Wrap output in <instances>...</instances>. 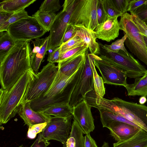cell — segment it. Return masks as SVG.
<instances>
[{"mask_svg":"<svg viewBox=\"0 0 147 147\" xmlns=\"http://www.w3.org/2000/svg\"><path fill=\"white\" fill-rule=\"evenodd\" d=\"M56 15L55 13L43 12L38 10L32 16L47 32L50 31Z\"/></svg>","mask_w":147,"mask_h":147,"instance_id":"484cf974","label":"cell"},{"mask_svg":"<svg viewBox=\"0 0 147 147\" xmlns=\"http://www.w3.org/2000/svg\"><path fill=\"white\" fill-rule=\"evenodd\" d=\"M29 16L27 12L25 9L14 13L7 21L0 26V32L7 31V28L10 25Z\"/></svg>","mask_w":147,"mask_h":147,"instance_id":"83f0119b","label":"cell"},{"mask_svg":"<svg viewBox=\"0 0 147 147\" xmlns=\"http://www.w3.org/2000/svg\"><path fill=\"white\" fill-rule=\"evenodd\" d=\"M7 31L15 41L31 40L39 38L46 32L32 16L11 24L8 26Z\"/></svg>","mask_w":147,"mask_h":147,"instance_id":"30bf717a","label":"cell"},{"mask_svg":"<svg viewBox=\"0 0 147 147\" xmlns=\"http://www.w3.org/2000/svg\"><path fill=\"white\" fill-rule=\"evenodd\" d=\"M98 109L100 113V121L103 127L107 128L109 124L113 122L119 121L127 123L140 129H142L133 123L119 114L105 109Z\"/></svg>","mask_w":147,"mask_h":147,"instance_id":"7402d4cb","label":"cell"},{"mask_svg":"<svg viewBox=\"0 0 147 147\" xmlns=\"http://www.w3.org/2000/svg\"><path fill=\"white\" fill-rule=\"evenodd\" d=\"M61 7L59 0H45L42 3L39 10L43 12L55 13Z\"/></svg>","mask_w":147,"mask_h":147,"instance_id":"4dcf8cb0","label":"cell"},{"mask_svg":"<svg viewBox=\"0 0 147 147\" xmlns=\"http://www.w3.org/2000/svg\"><path fill=\"white\" fill-rule=\"evenodd\" d=\"M47 123H45L34 125L29 127L27 133V137L30 139L35 138L38 134L41 132L47 124Z\"/></svg>","mask_w":147,"mask_h":147,"instance_id":"836d02e7","label":"cell"},{"mask_svg":"<svg viewBox=\"0 0 147 147\" xmlns=\"http://www.w3.org/2000/svg\"><path fill=\"white\" fill-rule=\"evenodd\" d=\"M73 116L67 118L51 116L43 131L40 133L42 139L49 141L54 140L63 144L66 141L70 134Z\"/></svg>","mask_w":147,"mask_h":147,"instance_id":"8fae6325","label":"cell"},{"mask_svg":"<svg viewBox=\"0 0 147 147\" xmlns=\"http://www.w3.org/2000/svg\"><path fill=\"white\" fill-rule=\"evenodd\" d=\"M119 23L120 30L127 36L124 42L125 45L132 53L147 65V48L144 36L140 33L131 14L127 12L123 14Z\"/></svg>","mask_w":147,"mask_h":147,"instance_id":"277c9868","label":"cell"},{"mask_svg":"<svg viewBox=\"0 0 147 147\" xmlns=\"http://www.w3.org/2000/svg\"><path fill=\"white\" fill-rule=\"evenodd\" d=\"M83 147H98L95 141L91 137L90 134L84 136Z\"/></svg>","mask_w":147,"mask_h":147,"instance_id":"7bdbcfd3","label":"cell"},{"mask_svg":"<svg viewBox=\"0 0 147 147\" xmlns=\"http://www.w3.org/2000/svg\"><path fill=\"white\" fill-rule=\"evenodd\" d=\"M146 25L147 26V20L145 22Z\"/></svg>","mask_w":147,"mask_h":147,"instance_id":"816d5d0a","label":"cell"},{"mask_svg":"<svg viewBox=\"0 0 147 147\" xmlns=\"http://www.w3.org/2000/svg\"><path fill=\"white\" fill-rule=\"evenodd\" d=\"M31 40H19L0 62L1 89L8 90L27 70L32 69L30 61Z\"/></svg>","mask_w":147,"mask_h":147,"instance_id":"6da1fadb","label":"cell"},{"mask_svg":"<svg viewBox=\"0 0 147 147\" xmlns=\"http://www.w3.org/2000/svg\"><path fill=\"white\" fill-rule=\"evenodd\" d=\"M97 16L99 25L102 24L107 20V16L103 7L102 0H98Z\"/></svg>","mask_w":147,"mask_h":147,"instance_id":"e575fe53","label":"cell"},{"mask_svg":"<svg viewBox=\"0 0 147 147\" xmlns=\"http://www.w3.org/2000/svg\"><path fill=\"white\" fill-rule=\"evenodd\" d=\"M85 134L84 132L80 126L78 131L76 147H83L84 138L83 134Z\"/></svg>","mask_w":147,"mask_h":147,"instance_id":"ee69618b","label":"cell"},{"mask_svg":"<svg viewBox=\"0 0 147 147\" xmlns=\"http://www.w3.org/2000/svg\"><path fill=\"white\" fill-rule=\"evenodd\" d=\"M94 57L95 66L100 71L104 84L126 86L127 77L125 71L100 55H94Z\"/></svg>","mask_w":147,"mask_h":147,"instance_id":"7c38bea8","label":"cell"},{"mask_svg":"<svg viewBox=\"0 0 147 147\" xmlns=\"http://www.w3.org/2000/svg\"><path fill=\"white\" fill-rule=\"evenodd\" d=\"M144 75L145 76V78L146 81H147V71Z\"/></svg>","mask_w":147,"mask_h":147,"instance_id":"681fc988","label":"cell"},{"mask_svg":"<svg viewBox=\"0 0 147 147\" xmlns=\"http://www.w3.org/2000/svg\"><path fill=\"white\" fill-rule=\"evenodd\" d=\"M132 14L145 22L147 20V2L138 8Z\"/></svg>","mask_w":147,"mask_h":147,"instance_id":"74e56055","label":"cell"},{"mask_svg":"<svg viewBox=\"0 0 147 147\" xmlns=\"http://www.w3.org/2000/svg\"><path fill=\"white\" fill-rule=\"evenodd\" d=\"M101 147H109V143L104 142Z\"/></svg>","mask_w":147,"mask_h":147,"instance_id":"7dc6e473","label":"cell"},{"mask_svg":"<svg viewBox=\"0 0 147 147\" xmlns=\"http://www.w3.org/2000/svg\"><path fill=\"white\" fill-rule=\"evenodd\" d=\"M75 28L74 35L79 36L87 45L90 53L99 55L100 48L94 31L82 26H74Z\"/></svg>","mask_w":147,"mask_h":147,"instance_id":"ac0fdd59","label":"cell"},{"mask_svg":"<svg viewBox=\"0 0 147 147\" xmlns=\"http://www.w3.org/2000/svg\"><path fill=\"white\" fill-rule=\"evenodd\" d=\"M60 46L53 50L52 52L49 53L47 59L49 62L52 63H59L60 61Z\"/></svg>","mask_w":147,"mask_h":147,"instance_id":"f35d334b","label":"cell"},{"mask_svg":"<svg viewBox=\"0 0 147 147\" xmlns=\"http://www.w3.org/2000/svg\"><path fill=\"white\" fill-rule=\"evenodd\" d=\"M146 97L144 96H141L139 99V102L140 104L143 105L147 101Z\"/></svg>","mask_w":147,"mask_h":147,"instance_id":"bcb514c9","label":"cell"},{"mask_svg":"<svg viewBox=\"0 0 147 147\" xmlns=\"http://www.w3.org/2000/svg\"><path fill=\"white\" fill-rule=\"evenodd\" d=\"M49 36L42 38H37L34 41L31 40L34 47L30 54L32 68L36 73H38L39 69L48 51Z\"/></svg>","mask_w":147,"mask_h":147,"instance_id":"2e32d148","label":"cell"},{"mask_svg":"<svg viewBox=\"0 0 147 147\" xmlns=\"http://www.w3.org/2000/svg\"><path fill=\"white\" fill-rule=\"evenodd\" d=\"M113 147H147V132L140 129L134 135L126 140L113 144Z\"/></svg>","mask_w":147,"mask_h":147,"instance_id":"44dd1931","label":"cell"},{"mask_svg":"<svg viewBox=\"0 0 147 147\" xmlns=\"http://www.w3.org/2000/svg\"><path fill=\"white\" fill-rule=\"evenodd\" d=\"M88 104L98 109H103L119 114L147 132V106L118 97L109 100L95 93L90 96Z\"/></svg>","mask_w":147,"mask_h":147,"instance_id":"7a4b0ae2","label":"cell"},{"mask_svg":"<svg viewBox=\"0 0 147 147\" xmlns=\"http://www.w3.org/2000/svg\"><path fill=\"white\" fill-rule=\"evenodd\" d=\"M125 87L127 90L128 96L147 97V81L144 75L135 78L134 83L127 84Z\"/></svg>","mask_w":147,"mask_h":147,"instance_id":"603a6c76","label":"cell"},{"mask_svg":"<svg viewBox=\"0 0 147 147\" xmlns=\"http://www.w3.org/2000/svg\"><path fill=\"white\" fill-rule=\"evenodd\" d=\"M98 2V0H75L69 24L83 26L94 31L99 25Z\"/></svg>","mask_w":147,"mask_h":147,"instance_id":"8992f818","label":"cell"},{"mask_svg":"<svg viewBox=\"0 0 147 147\" xmlns=\"http://www.w3.org/2000/svg\"><path fill=\"white\" fill-rule=\"evenodd\" d=\"M124 36L120 39H118L112 42L110 45L105 44L104 46L108 49L114 52H117L119 50H122L126 53L128 52L124 46V42L127 37V35L124 33Z\"/></svg>","mask_w":147,"mask_h":147,"instance_id":"d6a6232c","label":"cell"},{"mask_svg":"<svg viewBox=\"0 0 147 147\" xmlns=\"http://www.w3.org/2000/svg\"><path fill=\"white\" fill-rule=\"evenodd\" d=\"M147 2V0H130L128 5L127 11L129 12L131 14H132L138 8Z\"/></svg>","mask_w":147,"mask_h":147,"instance_id":"ab89813d","label":"cell"},{"mask_svg":"<svg viewBox=\"0 0 147 147\" xmlns=\"http://www.w3.org/2000/svg\"><path fill=\"white\" fill-rule=\"evenodd\" d=\"M14 13L0 10V26L7 21Z\"/></svg>","mask_w":147,"mask_h":147,"instance_id":"f6af8a7d","label":"cell"},{"mask_svg":"<svg viewBox=\"0 0 147 147\" xmlns=\"http://www.w3.org/2000/svg\"><path fill=\"white\" fill-rule=\"evenodd\" d=\"M0 62H1L15 45L16 41L6 31L0 32Z\"/></svg>","mask_w":147,"mask_h":147,"instance_id":"d4e9b609","label":"cell"},{"mask_svg":"<svg viewBox=\"0 0 147 147\" xmlns=\"http://www.w3.org/2000/svg\"><path fill=\"white\" fill-rule=\"evenodd\" d=\"M75 0H65L63 9L56 15L49 35L48 51L53 50L61 45L63 37L68 26Z\"/></svg>","mask_w":147,"mask_h":147,"instance_id":"9c48e42d","label":"cell"},{"mask_svg":"<svg viewBox=\"0 0 147 147\" xmlns=\"http://www.w3.org/2000/svg\"><path fill=\"white\" fill-rule=\"evenodd\" d=\"M132 20L134 22L140 32L144 36H147V26L145 22L141 20L136 15L131 14Z\"/></svg>","mask_w":147,"mask_h":147,"instance_id":"8d00e7d4","label":"cell"},{"mask_svg":"<svg viewBox=\"0 0 147 147\" xmlns=\"http://www.w3.org/2000/svg\"><path fill=\"white\" fill-rule=\"evenodd\" d=\"M95 67L94 65L93 67L94 90L97 95L103 97L105 93L104 83L102 78L97 73Z\"/></svg>","mask_w":147,"mask_h":147,"instance_id":"4316f807","label":"cell"},{"mask_svg":"<svg viewBox=\"0 0 147 147\" xmlns=\"http://www.w3.org/2000/svg\"><path fill=\"white\" fill-rule=\"evenodd\" d=\"M36 0H4L0 3V10L15 13L24 9Z\"/></svg>","mask_w":147,"mask_h":147,"instance_id":"cb8c5ba5","label":"cell"},{"mask_svg":"<svg viewBox=\"0 0 147 147\" xmlns=\"http://www.w3.org/2000/svg\"><path fill=\"white\" fill-rule=\"evenodd\" d=\"M115 8L119 12L123 14L127 12L130 0H111Z\"/></svg>","mask_w":147,"mask_h":147,"instance_id":"d590c367","label":"cell"},{"mask_svg":"<svg viewBox=\"0 0 147 147\" xmlns=\"http://www.w3.org/2000/svg\"><path fill=\"white\" fill-rule=\"evenodd\" d=\"M74 31L75 28L74 26L69 24L63 37L62 43L66 42L71 39L74 34Z\"/></svg>","mask_w":147,"mask_h":147,"instance_id":"b9f144b4","label":"cell"},{"mask_svg":"<svg viewBox=\"0 0 147 147\" xmlns=\"http://www.w3.org/2000/svg\"><path fill=\"white\" fill-rule=\"evenodd\" d=\"M50 144L49 141L42 139L39 133L38 134L37 138L30 147H47Z\"/></svg>","mask_w":147,"mask_h":147,"instance_id":"60d3db41","label":"cell"},{"mask_svg":"<svg viewBox=\"0 0 147 147\" xmlns=\"http://www.w3.org/2000/svg\"><path fill=\"white\" fill-rule=\"evenodd\" d=\"M107 128L110 131V135L117 142L131 138L140 129L130 124L119 121L111 123Z\"/></svg>","mask_w":147,"mask_h":147,"instance_id":"e0dca14e","label":"cell"},{"mask_svg":"<svg viewBox=\"0 0 147 147\" xmlns=\"http://www.w3.org/2000/svg\"><path fill=\"white\" fill-rule=\"evenodd\" d=\"M94 54L87 51L80 77L71 96L69 104L73 107L85 98L86 94L94 89L93 67Z\"/></svg>","mask_w":147,"mask_h":147,"instance_id":"ba28073f","label":"cell"},{"mask_svg":"<svg viewBox=\"0 0 147 147\" xmlns=\"http://www.w3.org/2000/svg\"><path fill=\"white\" fill-rule=\"evenodd\" d=\"M36 73L27 70L8 90L0 89V124L7 123L19 111L26 100L28 88Z\"/></svg>","mask_w":147,"mask_h":147,"instance_id":"3957f363","label":"cell"},{"mask_svg":"<svg viewBox=\"0 0 147 147\" xmlns=\"http://www.w3.org/2000/svg\"><path fill=\"white\" fill-rule=\"evenodd\" d=\"M18 113L24 120L25 124L29 127L40 123H48L51 117L33 110L30 107V101L27 100H25L22 105Z\"/></svg>","mask_w":147,"mask_h":147,"instance_id":"9a60e30c","label":"cell"},{"mask_svg":"<svg viewBox=\"0 0 147 147\" xmlns=\"http://www.w3.org/2000/svg\"><path fill=\"white\" fill-rule=\"evenodd\" d=\"M144 39L146 44V46L147 48V36H144Z\"/></svg>","mask_w":147,"mask_h":147,"instance_id":"c3c4849f","label":"cell"},{"mask_svg":"<svg viewBox=\"0 0 147 147\" xmlns=\"http://www.w3.org/2000/svg\"><path fill=\"white\" fill-rule=\"evenodd\" d=\"M104 8L107 16V19L121 16L122 13L114 7L111 0H102Z\"/></svg>","mask_w":147,"mask_h":147,"instance_id":"1f68e13d","label":"cell"},{"mask_svg":"<svg viewBox=\"0 0 147 147\" xmlns=\"http://www.w3.org/2000/svg\"><path fill=\"white\" fill-rule=\"evenodd\" d=\"M86 44L78 36L74 35L73 37L66 42L62 43L61 47L60 53L62 54L76 47Z\"/></svg>","mask_w":147,"mask_h":147,"instance_id":"f1b7e54d","label":"cell"},{"mask_svg":"<svg viewBox=\"0 0 147 147\" xmlns=\"http://www.w3.org/2000/svg\"><path fill=\"white\" fill-rule=\"evenodd\" d=\"M91 107L85 99L73 107V118L76 121L86 134H90L95 129Z\"/></svg>","mask_w":147,"mask_h":147,"instance_id":"4fadbf2b","label":"cell"},{"mask_svg":"<svg viewBox=\"0 0 147 147\" xmlns=\"http://www.w3.org/2000/svg\"><path fill=\"white\" fill-rule=\"evenodd\" d=\"M73 107L69 103L55 104L48 106L37 111L55 117L67 118L73 116Z\"/></svg>","mask_w":147,"mask_h":147,"instance_id":"ffe728a7","label":"cell"},{"mask_svg":"<svg viewBox=\"0 0 147 147\" xmlns=\"http://www.w3.org/2000/svg\"><path fill=\"white\" fill-rule=\"evenodd\" d=\"M17 147H24L23 145H21ZM25 147H26V146Z\"/></svg>","mask_w":147,"mask_h":147,"instance_id":"f907efd6","label":"cell"},{"mask_svg":"<svg viewBox=\"0 0 147 147\" xmlns=\"http://www.w3.org/2000/svg\"><path fill=\"white\" fill-rule=\"evenodd\" d=\"M88 49V46L86 44L71 49L60 54V61L71 59L87 51Z\"/></svg>","mask_w":147,"mask_h":147,"instance_id":"f546056e","label":"cell"},{"mask_svg":"<svg viewBox=\"0 0 147 147\" xmlns=\"http://www.w3.org/2000/svg\"><path fill=\"white\" fill-rule=\"evenodd\" d=\"M59 70L54 63L49 62L41 71L36 74L31 82L26 100L31 101L44 95L52 86Z\"/></svg>","mask_w":147,"mask_h":147,"instance_id":"52a82bcc","label":"cell"},{"mask_svg":"<svg viewBox=\"0 0 147 147\" xmlns=\"http://www.w3.org/2000/svg\"><path fill=\"white\" fill-rule=\"evenodd\" d=\"M100 48L99 55L110 61L127 74L129 78H136L143 76L147 70L129 53L127 54L122 50L113 51L98 42Z\"/></svg>","mask_w":147,"mask_h":147,"instance_id":"5b68a950","label":"cell"},{"mask_svg":"<svg viewBox=\"0 0 147 147\" xmlns=\"http://www.w3.org/2000/svg\"><path fill=\"white\" fill-rule=\"evenodd\" d=\"M87 51L71 59L59 62V71L67 76L72 75L84 64Z\"/></svg>","mask_w":147,"mask_h":147,"instance_id":"d6986e66","label":"cell"},{"mask_svg":"<svg viewBox=\"0 0 147 147\" xmlns=\"http://www.w3.org/2000/svg\"><path fill=\"white\" fill-rule=\"evenodd\" d=\"M117 18L108 19L99 25L94 30L96 38L109 42L117 38L120 30Z\"/></svg>","mask_w":147,"mask_h":147,"instance_id":"5bb4252c","label":"cell"}]
</instances>
